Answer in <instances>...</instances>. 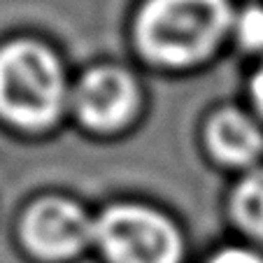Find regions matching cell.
I'll return each instance as SVG.
<instances>
[{
	"mask_svg": "<svg viewBox=\"0 0 263 263\" xmlns=\"http://www.w3.org/2000/svg\"><path fill=\"white\" fill-rule=\"evenodd\" d=\"M238 37L247 49H263V7H249L240 16Z\"/></svg>",
	"mask_w": 263,
	"mask_h": 263,
	"instance_id": "cell-8",
	"label": "cell"
},
{
	"mask_svg": "<svg viewBox=\"0 0 263 263\" xmlns=\"http://www.w3.org/2000/svg\"><path fill=\"white\" fill-rule=\"evenodd\" d=\"M208 142L214 156L226 163H252L263 152V135L258 126L238 109H223L208 126Z\"/></svg>",
	"mask_w": 263,
	"mask_h": 263,
	"instance_id": "cell-6",
	"label": "cell"
},
{
	"mask_svg": "<svg viewBox=\"0 0 263 263\" xmlns=\"http://www.w3.org/2000/svg\"><path fill=\"white\" fill-rule=\"evenodd\" d=\"M93 242L109 263H179L182 238L170 219L140 205H115L93 221Z\"/></svg>",
	"mask_w": 263,
	"mask_h": 263,
	"instance_id": "cell-3",
	"label": "cell"
},
{
	"mask_svg": "<svg viewBox=\"0 0 263 263\" xmlns=\"http://www.w3.org/2000/svg\"><path fill=\"white\" fill-rule=\"evenodd\" d=\"M233 212L242 229L263 240V170L249 175L235 189Z\"/></svg>",
	"mask_w": 263,
	"mask_h": 263,
	"instance_id": "cell-7",
	"label": "cell"
},
{
	"mask_svg": "<svg viewBox=\"0 0 263 263\" xmlns=\"http://www.w3.org/2000/svg\"><path fill=\"white\" fill-rule=\"evenodd\" d=\"M229 26V0H149L138 16V42L156 63L191 65L217 47Z\"/></svg>",
	"mask_w": 263,
	"mask_h": 263,
	"instance_id": "cell-1",
	"label": "cell"
},
{
	"mask_svg": "<svg viewBox=\"0 0 263 263\" xmlns=\"http://www.w3.org/2000/svg\"><path fill=\"white\" fill-rule=\"evenodd\" d=\"M24 240L45 258L77 256L93 242V221L77 203L68 198H42L24 217Z\"/></svg>",
	"mask_w": 263,
	"mask_h": 263,
	"instance_id": "cell-4",
	"label": "cell"
},
{
	"mask_svg": "<svg viewBox=\"0 0 263 263\" xmlns=\"http://www.w3.org/2000/svg\"><path fill=\"white\" fill-rule=\"evenodd\" d=\"M65 77L59 59L37 42L0 49V115L12 124L40 128L63 109Z\"/></svg>",
	"mask_w": 263,
	"mask_h": 263,
	"instance_id": "cell-2",
	"label": "cell"
},
{
	"mask_svg": "<svg viewBox=\"0 0 263 263\" xmlns=\"http://www.w3.org/2000/svg\"><path fill=\"white\" fill-rule=\"evenodd\" d=\"M210 263H263V258L247 249H223Z\"/></svg>",
	"mask_w": 263,
	"mask_h": 263,
	"instance_id": "cell-9",
	"label": "cell"
},
{
	"mask_svg": "<svg viewBox=\"0 0 263 263\" xmlns=\"http://www.w3.org/2000/svg\"><path fill=\"white\" fill-rule=\"evenodd\" d=\"M74 107L86 126L100 130L117 128L133 117L138 107V86L121 68H93L77 84Z\"/></svg>",
	"mask_w": 263,
	"mask_h": 263,
	"instance_id": "cell-5",
	"label": "cell"
},
{
	"mask_svg": "<svg viewBox=\"0 0 263 263\" xmlns=\"http://www.w3.org/2000/svg\"><path fill=\"white\" fill-rule=\"evenodd\" d=\"M252 96H254V100H256V107L261 109V115H263V68L258 70L256 74H254V82H252Z\"/></svg>",
	"mask_w": 263,
	"mask_h": 263,
	"instance_id": "cell-10",
	"label": "cell"
}]
</instances>
